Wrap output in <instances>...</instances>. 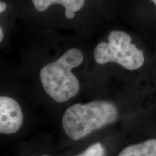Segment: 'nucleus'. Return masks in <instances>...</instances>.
<instances>
[{"label":"nucleus","mask_w":156,"mask_h":156,"mask_svg":"<svg viewBox=\"0 0 156 156\" xmlns=\"http://www.w3.org/2000/svg\"><path fill=\"white\" fill-rule=\"evenodd\" d=\"M118 118L119 111L115 104L96 100L69 106L64 113L62 124L65 134L77 141L113 124Z\"/></svg>","instance_id":"f257e3e1"},{"label":"nucleus","mask_w":156,"mask_h":156,"mask_svg":"<svg viewBox=\"0 0 156 156\" xmlns=\"http://www.w3.org/2000/svg\"><path fill=\"white\" fill-rule=\"evenodd\" d=\"M83 60V52L72 48L42 67L39 74L41 83L51 98L57 103H64L77 94L80 83L73 69L81 65Z\"/></svg>","instance_id":"f03ea898"},{"label":"nucleus","mask_w":156,"mask_h":156,"mask_svg":"<svg viewBox=\"0 0 156 156\" xmlns=\"http://www.w3.org/2000/svg\"><path fill=\"white\" fill-rule=\"evenodd\" d=\"M108 42H101L95 46L94 59L99 64L115 62L128 70L138 69L145 62L143 51L132 44V38L122 30H112Z\"/></svg>","instance_id":"7ed1b4c3"},{"label":"nucleus","mask_w":156,"mask_h":156,"mask_svg":"<svg viewBox=\"0 0 156 156\" xmlns=\"http://www.w3.org/2000/svg\"><path fill=\"white\" fill-rule=\"evenodd\" d=\"M23 113L19 103L9 96L0 97V133L13 134L20 129Z\"/></svg>","instance_id":"20e7f679"},{"label":"nucleus","mask_w":156,"mask_h":156,"mask_svg":"<svg viewBox=\"0 0 156 156\" xmlns=\"http://www.w3.org/2000/svg\"><path fill=\"white\" fill-rule=\"evenodd\" d=\"M35 8L38 12H44L50 6L58 4L65 9V16L67 19H73L76 12L83 8L85 0H32Z\"/></svg>","instance_id":"39448f33"},{"label":"nucleus","mask_w":156,"mask_h":156,"mask_svg":"<svg viewBox=\"0 0 156 156\" xmlns=\"http://www.w3.org/2000/svg\"><path fill=\"white\" fill-rule=\"evenodd\" d=\"M118 156H156V139L147 140L128 146Z\"/></svg>","instance_id":"423d86ee"},{"label":"nucleus","mask_w":156,"mask_h":156,"mask_svg":"<svg viewBox=\"0 0 156 156\" xmlns=\"http://www.w3.org/2000/svg\"><path fill=\"white\" fill-rule=\"evenodd\" d=\"M104 148L101 142H95L83 151V153L76 156H103Z\"/></svg>","instance_id":"0eeeda50"},{"label":"nucleus","mask_w":156,"mask_h":156,"mask_svg":"<svg viewBox=\"0 0 156 156\" xmlns=\"http://www.w3.org/2000/svg\"><path fill=\"white\" fill-rule=\"evenodd\" d=\"M6 9H7V5L3 2H0V12L2 13L6 10Z\"/></svg>","instance_id":"6e6552de"},{"label":"nucleus","mask_w":156,"mask_h":156,"mask_svg":"<svg viewBox=\"0 0 156 156\" xmlns=\"http://www.w3.org/2000/svg\"><path fill=\"white\" fill-rule=\"evenodd\" d=\"M4 38V33L2 28H0V41H2Z\"/></svg>","instance_id":"1a4fd4ad"},{"label":"nucleus","mask_w":156,"mask_h":156,"mask_svg":"<svg viewBox=\"0 0 156 156\" xmlns=\"http://www.w3.org/2000/svg\"><path fill=\"white\" fill-rule=\"evenodd\" d=\"M151 1L153 2L154 4H155V6H156V0H151Z\"/></svg>","instance_id":"9d476101"},{"label":"nucleus","mask_w":156,"mask_h":156,"mask_svg":"<svg viewBox=\"0 0 156 156\" xmlns=\"http://www.w3.org/2000/svg\"><path fill=\"white\" fill-rule=\"evenodd\" d=\"M42 156H48V155H42Z\"/></svg>","instance_id":"9b49d317"}]
</instances>
